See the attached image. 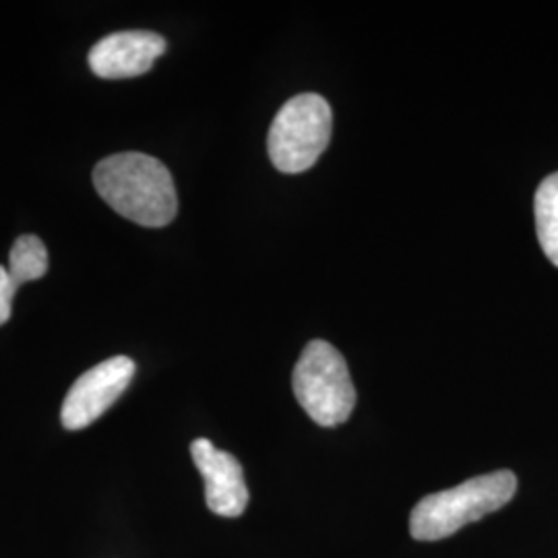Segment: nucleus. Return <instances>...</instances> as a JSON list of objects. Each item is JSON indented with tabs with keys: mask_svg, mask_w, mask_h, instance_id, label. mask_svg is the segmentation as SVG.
Wrapping results in <instances>:
<instances>
[{
	"mask_svg": "<svg viewBox=\"0 0 558 558\" xmlns=\"http://www.w3.org/2000/svg\"><path fill=\"white\" fill-rule=\"evenodd\" d=\"M135 368L129 356H114L83 373L62 401V426L66 430H81L101 418L126 391Z\"/></svg>",
	"mask_w": 558,
	"mask_h": 558,
	"instance_id": "39448f33",
	"label": "nucleus"
},
{
	"mask_svg": "<svg viewBox=\"0 0 558 558\" xmlns=\"http://www.w3.org/2000/svg\"><path fill=\"white\" fill-rule=\"evenodd\" d=\"M536 230L544 255L558 267V172L542 180L534 201Z\"/></svg>",
	"mask_w": 558,
	"mask_h": 558,
	"instance_id": "6e6552de",
	"label": "nucleus"
},
{
	"mask_svg": "<svg viewBox=\"0 0 558 558\" xmlns=\"http://www.w3.org/2000/svg\"><path fill=\"white\" fill-rule=\"evenodd\" d=\"M17 286L13 283V279L9 278L7 267L0 265V327L11 319L13 313V300L17 294Z\"/></svg>",
	"mask_w": 558,
	"mask_h": 558,
	"instance_id": "9d476101",
	"label": "nucleus"
},
{
	"mask_svg": "<svg viewBox=\"0 0 558 558\" xmlns=\"http://www.w3.org/2000/svg\"><path fill=\"white\" fill-rule=\"evenodd\" d=\"M168 44L156 32L129 29L101 38L89 50V69L101 80H131L145 75L166 52Z\"/></svg>",
	"mask_w": 558,
	"mask_h": 558,
	"instance_id": "0eeeda50",
	"label": "nucleus"
},
{
	"mask_svg": "<svg viewBox=\"0 0 558 558\" xmlns=\"http://www.w3.org/2000/svg\"><path fill=\"white\" fill-rule=\"evenodd\" d=\"M294 396L302 410L319 426H338L356 405V389L338 348L313 339L294 368Z\"/></svg>",
	"mask_w": 558,
	"mask_h": 558,
	"instance_id": "7ed1b4c3",
	"label": "nucleus"
},
{
	"mask_svg": "<svg viewBox=\"0 0 558 558\" xmlns=\"http://www.w3.org/2000/svg\"><path fill=\"white\" fill-rule=\"evenodd\" d=\"M48 248L38 236L23 234L13 242L9 253V278L20 288L27 281H36L48 274Z\"/></svg>",
	"mask_w": 558,
	"mask_h": 558,
	"instance_id": "1a4fd4ad",
	"label": "nucleus"
},
{
	"mask_svg": "<svg viewBox=\"0 0 558 558\" xmlns=\"http://www.w3.org/2000/svg\"><path fill=\"white\" fill-rule=\"evenodd\" d=\"M515 493V474L500 470L428 495L412 511L410 534L420 542L449 538L463 525L502 509Z\"/></svg>",
	"mask_w": 558,
	"mask_h": 558,
	"instance_id": "f03ea898",
	"label": "nucleus"
},
{
	"mask_svg": "<svg viewBox=\"0 0 558 558\" xmlns=\"http://www.w3.org/2000/svg\"><path fill=\"white\" fill-rule=\"evenodd\" d=\"M94 186L124 220L163 228L177 218L179 197L170 170L158 158L126 151L98 161Z\"/></svg>",
	"mask_w": 558,
	"mask_h": 558,
	"instance_id": "f257e3e1",
	"label": "nucleus"
},
{
	"mask_svg": "<svg viewBox=\"0 0 558 558\" xmlns=\"http://www.w3.org/2000/svg\"><path fill=\"white\" fill-rule=\"evenodd\" d=\"M333 129L331 106L319 94H300L279 108L271 122L267 149L283 174H300L315 166L327 149Z\"/></svg>",
	"mask_w": 558,
	"mask_h": 558,
	"instance_id": "20e7f679",
	"label": "nucleus"
},
{
	"mask_svg": "<svg viewBox=\"0 0 558 558\" xmlns=\"http://www.w3.org/2000/svg\"><path fill=\"white\" fill-rule=\"evenodd\" d=\"M191 458L205 480V502L220 518H240L248 505V488L239 459L211 440L191 442Z\"/></svg>",
	"mask_w": 558,
	"mask_h": 558,
	"instance_id": "423d86ee",
	"label": "nucleus"
}]
</instances>
